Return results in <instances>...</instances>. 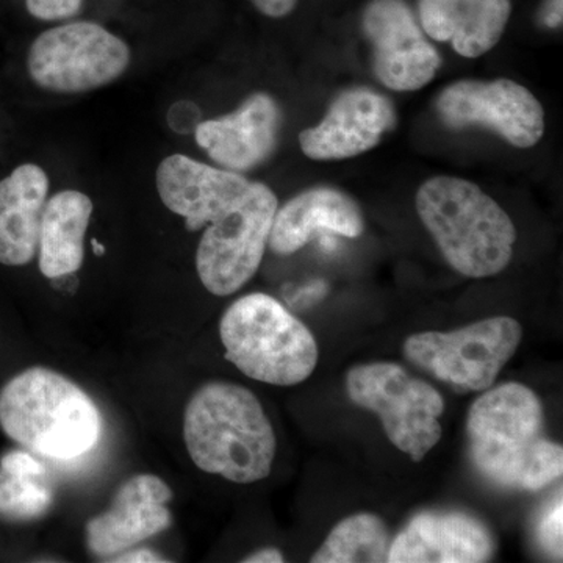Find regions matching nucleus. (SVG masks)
Masks as SVG:
<instances>
[{"instance_id":"f257e3e1","label":"nucleus","mask_w":563,"mask_h":563,"mask_svg":"<svg viewBox=\"0 0 563 563\" xmlns=\"http://www.w3.org/2000/svg\"><path fill=\"white\" fill-rule=\"evenodd\" d=\"M470 457L485 479L537 492L561 479L563 450L544 428L543 404L526 385H499L470 407Z\"/></svg>"},{"instance_id":"f03ea898","label":"nucleus","mask_w":563,"mask_h":563,"mask_svg":"<svg viewBox=\"0 0 563 563\" xmlns=\"http://www.w3.org/2000/svg\"><path fill=\"white\" fill-rule=\"evenodd\" d=\"M185 444L198 468L236 484L265 479L276 457V433L254 393L210 383L185 410Z\"/></svg>"},{"instance_id":"7ed1b4c3","label":"nucleus","mask_w":563,"mask_h":563,"mask_svg":"<svg viewBox=\"0 0 563 563\" xmlns=\"http://www.w3.org/2000/svg\"><path fill=\"white\" fill-rule=\"evenodd\" d=\"M417 211L443 257L463 276H496L512 261L517 229L473 181L432 177L417 192Z\"/></svg>"},{"instance_id":"20e7f679","label":"nucleus","mask_w":563,"mask_h":563,"mask_svg":"<svg viewBox=\"0 0 563 563\" xmlns=\"http://www.w3.org/2000/svg\"><path fill=\"white\" fill-rule=\"evenodd\" d=\"M0 426L33 454L73 461L101 437L98 407L76 384L47 368H31L0 393Z\"/></svg>"},{"instance_id":"39448f33","label":"nucleus","mask_w":563,"mask_h":563,"mask_svg":"<svg viewBox=\"0 0 563 563\" xmlns=\"http://www.w3.org/2000/svg\"><path fill=\"white\" fill-rule=\"evenodd\" d=\"M225 358L258 383L290 387L309 379L318 365L312 332L277 299L252 292L222 314Z\"/></svg>"},{"instance_id":"423d86ee","label":"nucleus","mask_w":563,"mask_h":563,"mask_svg":"<svg viewBox=\"0 0 563 563\" xmlns=\"http://www.w3.org/2000/svg\"><path fill=\"white\" fill-rule=\"evenodd\" d=\"M351 401L376 413L390 442L420 462L442 439V395L396 363L358 365L346 374Z\"/></svg>"},{"instance_id":"0eeeda50","label":"nucleus","mask_w":563,"mask_h":563,"mask_svg":"<svg viewBox=\"0 0 563 563\" xmlns=\"http://www.w3.org/2000/svg\"><path fill=\"white\" fill-rule=\"evenodd\" d=\"M521 339L520 322L495 317L459 331L415 333L404 343V355L455 391H485L514 357Z\"/></svg>"},{"instance_id":"6e6552de","label":"nucleus","mask_w":563,"mask_h":563,"mask_svg":"<svg viewBox=\"0 0 563 563\" xmlns=\"http://www.w3.org/2000/svg\"><path fill=\"white\" fill-rule=\"evenodd\" d=\"M277 207L272 188L255 181L239 206L207 225L196 254V268L211 295H233L255 276Z\"/></svg>"},{"instance_id":"1a4fd4ad","label":"nucleus","mask_w":563,"mask_h":563,"mask_svg":"<svg viewBox=\"0 0 563 563\" xmlns=\"http://www.w3.org/2000/svg\"><path fill=\"white\" fill-rule=\"evenodd\" d=\"M131 63L128 44L95 22H73L41 33L29 52V73L41 88L84 92L106 87Z\"/></svg>"},{"instance_id":"9d476101","label":"nucleus","mask_w":563,"mask_h":563,"mask_svg":"<svg viewBox=\"0 0 563 563\" xmlns=\"http://www.w3.org/2000/svg\"><path fill=\"white\" fill-rule=\"evenodd\" d=\"M435 109L448 128L488 129L520 150H531L544 133L542 103L509 79L455 81L440 92Z\"/></svg>"},{"instance_id":"9b49d317","label":"nucleus","mask_w":563,"mask_h":563,"mask_svg":"<svg viewBox=\"0 0 563 563\" xmlns=\"http://www.w3.org/2000/svg\"><path fill=\"white\" fill-rule=\"evenodd\" d=\"M363 32L373 47V69L385 87L417 91L435 77L442 57L426 38L406 0H372L363 11Z\"/></svg>"},{"instance_id":"f8f14e48","label":"nucleus","mask_w":563,"mask_h":563,"mask_svg":"<svg viewBox=\"0 0 563 563\" xmlns=\"http://www.w3.org/2000/svg\"><path fill=\"white\" fill-rule=\"evenodd\" d=\"M395 125V107L387 96L350 88L336 96L320 124L301 132L299 144L312 161H346L374 150Z\"/></svg>"},{"instance_id":"ddd939ff","label":"nucleus","mask_w":563,"mask_h":563,"mask_svg":"<svg viewBox=\"0 0 563 563\" xmlns=\"http://www.w3.org/2000/svg\"><path fill=\"white\" fill-rule=\"evenodd\" d=\"M155 181L163 203L184 218L191 232L207 228L239 206L251 187L240 173L213 168L181 154L169 155L161 163Z\"/></svg>"},{"instance_id":"4468645a","label":"nucleus","mask_w":563,"mask_h":563,"mask_svg":"<svg viewBox=\"0 0 563 563\" xmlns=\"http://www.w3.org/2000/svg\"><path fill=\"white\" fill-rule=\"evenodd\" d=\"M172 498V488L152 474L122 484L110 509L88 521L91 553L110 558L168 529L172 514L166 504Z\"/></svg>"},{"instance_id":"2eb2a0df","label":"nucleus","mask_w":563,"mask_h":563,"mask_svg":"<svg viewBox=\"0 0 563 563\" xmlns=\"http://www.w3.org/2000/svg\"><path fill=\"white\" fill-rule=\"evenodd\" d=\"M280 122V110L272 96L255 92L232 114L199 122L195 135L211 161L229 172L246 173L272 157Z\"/></svg>"},{"instance_id":"dca6fc26","label":"nucleus","mask_w":563,"mask_h":563,"mask_svg":"<svg viewBox=\"0 0 563 563\" xmlns=\"http://www.w3.org/2000/svg\"><path fill=\"white\" fill-rule=\"evenodd\" d=\"M490 529L473 515L422 512L390 543L391 563H481L492 561Z\"/></svg>"},{"instance_id":"f3484780","label":"nucleus","mask_w":563,"mask_h":563,"mask_svg":"<svg viewBox=\"0 0 563 563\" xmlns=\"http://www.w3.org/2000/svg\"><path fill=\"white\" fill-rule=\"evenodd\" d=\"M365 231L361 207L346 192L331 187L299 192L274 214L268 244L279 255L302 250L318 233L357 239Z\"/></svg>"},{"instance_id":"a211bd4d","label":"nucleus","mask_w":563,"mask_h":563,"mask_svg":"<svg viewBox=\"0 0 563 563\" xmlns=\"http://www.w3.org/2000/svg\"><path fill=\"white\" fill-rule=\"evenodd\" d=\"M422 32L450 43L459 55L477 58L501 40L512 13L510 0H420Z\"/></svg>"},{"instance_id":"6ab92c4d","label":"nucleus","mask_w":563,"mask_h":563,"mask_svg":"<svg viewBox=\"0 0 563 563\" xmlns=\"http://www.w3.org/2000/svg\"><path fill=\"white\" fill-rule=\"evenodd\" d=\"M49 179L40 166L21 165L0 181V263L22 266L38 251Z\"/></svg>"},{"instance_id":"aec40b11","label":"nucleus","mask_w":563,"mask_h":563,"mask_svg":"<svg viewBox=\"0 0 563 563\" xmlns=\"http://www.w3.org/2000/svg\"><path fill=\"white\" fill-rule=\"evenodd\" d=\"M92 202L80 191L58 192L44 206L40 228V269L47 279H60L80 269L84 240Z\"/></svg>"},{"instance_id":"412c9836","label":"nucleus","mask_w":563,"mask_h":563,"mask_svg":"<svg viewBox=\"0 0 563 563\" xmlns=\"http://www.w3.org/2000/svg\"><path fill=\"white\" fill-rule=\"evenodd\" d=\"M52 488L40 459L11 451L0 461V515L11 520H33L49 510Z\"/></svg>"},{"instance_id":"4be33fe9","label":"nucleus","mask_w":563,"mask_h":563,"mask_svg":"<svg viewBox=\"0 0 563 563\" xmlns=\"http://www.w3.org/2000/svg\"><path fill=\"white\" fill-rule=\"evenodd\" d=\"M390 533L379 517L372 514L344 518L329 533L313 563L388 562Z\"/></svg>"},{"instance_id":"5701e85b","label":"nucleus","mask_w":563,"mask_h":563,"mask_svg":"<svg viewBox=\"0 0 563 563\" xmlns=\"http://www.w3.org/2000/svg\"><path fill=\"white\" fill-rule=\"evenodd\" d=\"M562 496L544 512L539 523V540L544 550L554 559L562 561Z\"/></svg>"},{"instance_id":"b1692460","label":"nucleus","mask_w":563,"mask_h":563,"mask_svg":"<svg viewBox=\"0 0 563 563\" xmlns=\"http://www.w3.org/2000/svg\"><path fill=\"white\" fill-rule=\"evenodd\" d=\"M84 0H25L29 13L41 21H60L76 16Z\"/></svg>"},{"instance_id":"393cba45","label":"nucleus","mask_w":563,"mask_h":563,"mask_svg":"<svg viewBox=\"0 0 563 563\" xmlns=\"http://www.w3.org/2000/svg\"><path fill=\"white\" fill-rule=\"evenodd\" d=\"M199 110L195 103L191 102H180L176 103V106L172 107L168 114L169 125L176 132L187 133L196 129V125L199 124Z\"/></svg>"},{"instance_id":"a878e982","label":"nucleus","mask_w":563,"mask_h":563,"mask_svg":"<svg viewBox=\"0 0 563 563\" xmlns=\"http://www.w3.org/2000/svg\"><path fill=\"white\" fill-rule=\"evenodd\" d=\"M255 9L269 18H284L298 5V0H252Z\"/></svg>"},{"instance_id":"bb28decb","label":"nucleus","mask_w":563,"mask_h":563,"mask_svg":"<svg viewBox=\"0 0 563 563\" xmlns=\"http://www.w3.org/2000/svg\"><path fill=\"white\" fill-rule=\"evenodd\" d=\"M562 3L563 0H547L542 14H540L543 25L550 29L561 27L563 20Z\"/></svg>"},{"instance_id":"cd10ccee","label":"nucleus","mask_w":563,"mask_h":563,"mask_svg":"<svg viewBox=\"0 0 563 563\" xmlns=\"http://www.w3.org/2000/svg\"><path fill=\"white\" fill-rule=\"evenodd\" d=\"M166 559H163L161 554L154 553V551L150 550H139L132 551V553L121 554L120 558H114L111 562H165Z\"/></svg>"},{"instance_id":"c85d7f7f","label":"nucleus","mask_w":563,"mask_h":563,"mask_svg":"<svg viewBox=\"0 0 563 563\" xmlns=\"http://www.w3.org/2000/svg\"><path fill=\"white\" fill-rule=\"evenodd\" d=\"M284 561V554L276 548H266V550L257 551L250 558L243 559V562L246 563H280Z\"/></svg>"},{"instance_id":"c756f323","label":"nucleus","mask_w":563,"mask_h":563,"mask_svg":"<svg viewBox=\"0 0 563 563\" xmlns=\"http://www.w3.org/2000/svg\"><path fill=\"white\" fill-rule=\"evenodd\" d=\"M91 246L96 255H102L103 252H106V247H103L102 244L98 242V240H91Z\"/></svg>"}]
</instances>
